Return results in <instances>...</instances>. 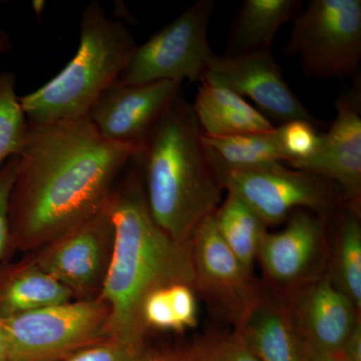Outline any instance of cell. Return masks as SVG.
Segmentation results:
<instances>
[{
  "label": "cell",
  "instance_id": "obj_1",
  "mask_svg": "<svg viewBox=\"0 0 361 361\" xmlns=\"http://www.w3.org/2000/svg\"><path fill=\"white\" fill-rule=\"evenodd\" d=\"M141 152L104 139L87 116L27 123L8 202V248L37 251L106 205Z\"/></svg>",
  "mask_w": 361,
  "mask_h": 361
},
{
  "label": "cell",
  "instance_id": "obj_2",
  "mask_svg": "<svg viewBox=\"0 0 361 361\" xmlns=\"http://www.w3.org/2000/svg\"><path fill=\"white\" fill-rule=\"evenodd\" d=\"M106 200L114 229L113 254L99 298L108 306L109 338L145 348L142 308L151 292L168 285L195 287L190 246L171 239L149 212L141 154L128 165Z\"/></svg>",
  "mask_w": 361,
  "mask_h": 361
},
{
  "label": "cell",
  "instance_id": "obj_3",
  "mask_svg": "<svg viewBox=\"0 0 361 361\" xmlns=\"http://www.w3.org/2000/svg\"><path fill=\"white\" fill-rule=\"evenodd\" d=\"M202 130L182 92L141 153L145 193L159 227L180 245L222 202V186L202 145Z\"/></svg>",
  "mask_w": 361,
  "mask_h": 361
},
{
  "label": "cell",
  "instance_id": "obj_4",
  "mask_svg": "<svg viewBox=\"0 0 361 361\" xmlns=\"http://www.w3.org/2000/svg\"><path fill=\"white\" fill-rule=\"evenodd\" d=\"M137 44L123 21L90 2L80 23L77 54L59 75L20 97L28 123L47 125L85 118L109 85L120 78Z\"/></svg>",
  "mask_w": 361,
  "mask_h": 361
},
{
  "label": "cell",
  "instance_id": "obj_5",
  "mask_svg": "<svg viewBox=\"0 0 361 361\" xmlns=\"http://www.w3.org/2000/svg\"><path fill=\"white\" fill-rule=\"evenodd\" d=\"M292 23L283 54L300 59L306 78H360L361 0H310Z\"/></svg>",
  "mask_w": 361,
  "mask_h": 361
},
{
  "label": "cell",
  "instance_id": "obj_6",
  "mask_svg": "<svg viewBox=\"0 0 361 361\" xmlns=\"http://www.w3.org/2000/svg\"><path fill=\"white\" fill-rule=\"evenodd\" d=\"M110 311L99 297L0 319L8 361H63L80 349L109 339Z\"/></svg>",
  "mask_w": 361,
  "mask_h": 361
},
{
  "label": "cell",
  "instance_id": "obj_7",
  "mask_svg": "<svg viewBox=\"0 0 361 361\" xmlns=\"http://www.w3.org/2000/svg\"><path fill=\"white\" fill-rule=\"evenodd\" d=\"M214 0H199L161 28L144 44L137 45L118 80L128 85L159 80L200 82L213 54L208 27Z\"/></svg>",
  "mask_w": 361,
  "mask_h": 361
},
{
  "label": "cell",
  "instance_id": "obj_8",
  "mask_svg": "<svg viewBox=\"0 0 361 361\" xmlns=\"http://www.w3.org/2000/svg\"><path fill=\"white\" fill-rule=\"evenodd\" d=\"M219 183L227 193L245 202L267 226L280 224L298 210L326 219L341 200L330 180L282 163L229 173Z\"/></svg>",
  "mask_w": 361,
  "mask_h": 361
},
{
  "label": "cell",
  "instance_id": "obj_9",
  "mask_svg": "<svg viewBox=\"0 0 361 361\" xmlns=\"http://www.w3.org/2000/svg\"><path fill=\"white\" fill-rule=\"evenodd\" d=\"M114 241L115 229L104 205L39 249L32 261L66 286L75 299L97 298L110 267Z\"/></svg>",
  "mask_w": 361,
  "mask_h": 361
},
{
  "label": "cell",
  "instance_id": "obj_10",
  "mask_svg": "<svg viewBox=\"0 0 361 361\" xmlns=\"http://www.w3.org/2000/svg\"><path fill=\"white\" fill-rule=\"evenodd\" d=\"M189 245L196 292L215 314L236 327L262 288L221 238L213 214L197 226Z\"/></svg>",
  "mask_w": 361,
  "mask_h": 361
},
{
  "label": "cell",
  "instance_id": "obj_11",
  "mask_svg": "<svg viewBox=\"0 0 361 361\" xmlns=\"http://www.w3.org/2000/svg\"><path fill=\"white\" fill-rule=\"evenodd\" d=\"M203 80L223 85L244 99L249 97L262 115L280 123L293 120L307 121L317 127L322 123L287 84L271 51L236 56L213 52Z\"/></svg>",
  "mask_w": 361,
  "mask_h": 361
},
{
  "label": "cell",
  "instance_id": "obj_12",
  "mask_svg": "<svg viewBox=\"0 0 361 361\" xmlns=\"http://www.w3.org/2000/svg\"><path fill=\"white\" fill-rule=\"evenodd\" d=\"M182 85L175 80L128 85L118 78L97 97L87 118L104 139L142 153L152 130L182 92Z\"/></svg>",
  "mask_w": 361,
  "mask_h": 361
},
{
  "label": "cell",
  "instance_id": "obj_13",
  "mask_svg": "<svg viewBox=\"0 0 361 361\" xmlns=\"http://www.w3.org/2000/svg\"><path fill=\"white\" fill-rule=\"evenodd\" d=\"M360 84L339 94L336 118L326 133H320L314 153L289 167L336 182L348 206L360 213L361 94Z\"/></svg>",
  "mask_w": 361,
  "mask_h": 361
},
{
  "label": "cell",
  "instance_id": "obj_14",
  "mask_svg": "<svg viewBox=\"0 0 361 361\" xmlns=\"http://www.w3.org/2000/svg\"><path fill=\"white\" fill-rule=\"evenodd\" d=\"M325 257V219L298 210L283 229L265 235L257 260L272 283L293 288L320 275Z\"/></svg>",
  "mask_w": 361,
  "mask_h": 361
},
{
  "label": "cell",
  "instance_id": "obj_15",
  "mask_svg": "<svg viewBox=\"0 0 361 361\" xmlns=\"http://www.w3.org/2000/svg\"><path fill=\"white\" fill-rule=\"evenodd\" d=\"M288 306L308 348L334 356L346 341L360 311L329 275L289 288Z\"/></svg>",
  "mask_w": 361,
  "mask_h": 361
},
{
  "label": "cell",
  "instance_id": "obj_16",
  "mask_svg": "<svg viewBox=\"0 0 361 361\" xmlns=\"http://www.w3.org/2000/svg\"><path fill=\"white\" fill-rule=\"evenodd\" d=\"M235 334L260 361H307V346L284 301L261 291L235 327Z\"/></svg>",
  "mask_w": 361,
  "mask_h": 361
},
{
  "label": "cell",
  "instance_id": "obj_17",
  "mask_svg": "<svg viewBox=\"0 0 361 361\" xmlns=\"http://www.w3.org/2000/svg\"><path fill=\"white\" fill-rule=\"evenodd\" d=\"M191 104L202 134L207 137L268 132L275 128L243 97L209 80H201Z\"/></svg>",
  "mask_w": 361,
  "mask_h": 361
},
{
  "label": "cell",
  "instance_id": "obj_18",
  "mask_svg": "<svg viewBox=\"0 0 361 361\" xmlns=\"http://www.w3.org/2000/svg\"><path fill=\"white\" fill-rule=\"evenodd\" d=\"M75 300L32 260L0 267V319Z\"/></svg>",
  "mask_w": 361,
  "mask_h": 361
},
{
  "label": "cell",
  "instance_id": "obj_19",
  "mask_svg": "<svg viewBox=\"0 0 361 361\" xmlns=\"http://www.w3.org/2000/svg\"><path fill=\"white\" fill-rule=\"evenodd\" d=\"M301 9L298 0H246L233 23L225 54L271 51L278 32Z\"/></svg>",
  "mask_w": 361,
  "mask_h": 361
},
{
  "label": "cell",
  "instance_id": "obj_20",
  "mask_svg": "<svg viewBox=\"0 0 361 361\" xmlns=\"http://www.w3.org/2000/svg\"><path fill=\"white\" fill-rule=\"evenodd\" d=\"M201 140L207 159L218 180L229 173L285 163L276 127L268 132L229 137H207L202 134Z\"/></svg>",
  "mask_w": 361,
  "mask_h": 361
},
{
  "label": "cell",
  "instance_id": "obj_21",
  "mask_svg": "<svg viewBox=\"0 0 361 361\" xmlns=\"http://www.w3.org/2000/svg\"><path fill=\"white\" fill-rule=\"evenodd\" d=\"M213 217L226 245L242 265L253 273L261 244L267 234L268 226L264 221L245 202L232 193H227Z\"/></svg>",
  "mask_w": 361,
  "mask_h": 361
},
{
  "label": "cell",
  "instance_id": "obj_22",
  "mask_svg": "<svg viewBox=\"0 0 361 361\" xmlns=\"http://www.w3.org/2000/svg\"><path fill=\"white\" fill-rule=\"evenodd\" d=\"M360 213L344 207L337 219L336 247L329 277L361 311V226Z\"/></svg>",
  "mask_w": 361,
  "mask_h": 361
},
{
  "label": "cell",
  "instance_id": "obj_23",
  "mask_svg": "<svg viewBox=\"0 0 361 361\" xmlns=\"http://www.w3.org/2000/svg\"><path fill=\"white\" fill-rule=\"evenodd\" d=\"M16 77L0 73V168L20 156L27 134V120L16 92Z\"/></svg>",
  "mask_w": 361,
  "mask_h": 361
},
{
  "label": "cell",
  "instance_id": "obj_24",
  "mask_svg": "<svg viewBox=\"0 0 361 361\" xmlns=\"http://www.w3.org/2000/svg\"><path fill=\"white\" fill-rule=\"evenodd\" d=\"M184 353L187 361H260L234 331L207 334Z\"/></svg>",
  "mask_w": 361,
  "mask_h": 361
},
{
  "label": "cell",
  "instance_id": "obj_25",
  "mask_svg": "<svg viewBox=\"0 0 361 361\" xmlns=\"http://www.w3.org/2000/svg\"><path fill=\"white\" fill-rule=\"evenodd\" d=\"M317 128L303 120L289 121L276 127L278 142L287 165L305 160L314 153L320 139Z\"/></svg>",
  "mask_w": 361,
  "mask_h": 361
},
{
  "label": "cell",
  "instance_id": "obj_26",
  "mask_svg": "<svg viewBox=\"0 0 361 361\" xmlns=\"http://www.w3.org/2000/svg\"><path fill=\"white\" fill-rule=\"evenodd\" d=\"M147 353L146 348H134L109 338L80 349L63 361H141Z\"/></svg>",
  "mask_w": 361,
  "mask_h": 361
},
{
  "label": "cell",
  "instance_id": "obj_27",
  "mask_svg": "<svg viewBox=\"0 0 361 361\" xmlns=\"http://www.w3.org/2000/svg\"><path fill=\"white\" fill-rule=\"evenodd\" d=\"M168 286L156 289L145 299L142 316L148 331L149 329H156L179 332L177 320L169 299Z\"/></svg>",
  "mask_w": 361,
  "mask_h": 361
},
{
  "label": "cell",
  "instance_id": "obj_28",
  "mask_svg": "<svg viewBox=\"0 0 361 361\" xmlns=\"http://www.w3.org/2000/svg\"><path fill=\"white\" fill-rule=\"evenodd\" d=\"M18 156L9 159L0 168V261L9 245L8 202L16 179Z\"/></svg>",
  "mask_w": 361,
  "mask_h": 361
},
{
  "label": "cell",
  "instance_id": "obj_29",
  "mask_svg": "<svg viewBox=\"0 0 361 361\" xmlns=\"http://www.w3.org/2000/svg\"><path fill=\"white\" fill-rule=\"evenodd\" d=\"M338 361H361V322L356 323L338 353L334 356Z\"/></svg>",
  "mask_w": 361,
  "mask_h": 361
},
{
  "label": "cell",
  "instance_id": "obj_30",
  "mask_svg": "<svg viewBox=\"0 0 361 361\" xmlns=\"http://www.w3.org/2000/svg\"><path fill=\"white\" fill-rule=\"evenodd\" d=\"M141 361H187L184 350L177 353H147Z\"/></svg>",
  "mask_w": 361,
  "mask_h": 361
},
{
  "label": "cell",
  "instance_id": "obj_31",
  "mask_svg": "<svg viewBox=\"0 0 361 361\" xmlns=\"http://www.w3.org/2000/svg\"><path fill=\"white\" fill-rule=\"evenodd\" d=\"M13 49V40L8 33L0 28V58L4 54H8Z\"/></svg>",
  "mask_w": 361,
  "mask_h": 361
},
{
  "label": "cell",
  "instance_id": "obj_32",
  "mask_svg": "<svg viewBox=\"0 0 361 361\" xmlns=\"http://www.w3.org/2000/svg\"><path fill=\"white\" fill-rule=\"evenodd\" d=\"M307 346V344H306ZM307 361H338L332 355H325L307 346Z\"/></svg>",
  "mask_w": 361,
  "mask_h": 361
},
{
  "label": "cell",
  "instance_id": "obj_33",
  "mask_svg": "<svg viewBox=\"0 0 361 361\" xmlns=\"http://www.w3.org/2000/svg\"><path fill=\"white\" fill-rule=\"evenodd\" d=\"M0 361H8V344L6 331L0 322Z\"/></svg>",
  "mask_w": 361,
  "mask_h": 361
},
{
  "label": "cell",
  "instance_id": "obj_34",
  "mask_svg": "<svg viewBox=\"0 0 361 361\" xmlns=\"http://www.w3.org/2000/svg\"><path fill=\"white\" fill-rule=\"evenodd\" d=\"M44 1H33V8H35V13L37 14L39 18V14L42 13L44 9Z\"/></svg>",
  "mask_w": 361,
  "mask_h": 361
}]
</instances>
